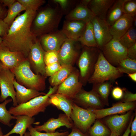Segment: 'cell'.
<instances>
[{"label":"cell","mask_w":136,"mask_h":136,"mask_svg":"<svg viewBox=\"0 0 136 136\" xmlns=\"http://www.w3.org/2000/svg\"><path fill=\"white\" fill-rule=\"evenodd\" d=\"M37 12L26 11L16 17L7 34L2 38L3 43L10 50L20 52L27 58L31 47L37 38L31 29Z\"/></svg>","instance_id":"cell-1"},{"label":"cell","mask_w":136,"mask_h":136,"mask_svg":"<svg viewBox=\"0 0 136 136\" xmlns=\"http://www.w3.org/2000/svg\"><path fill=\"white\" fill-rule=\"evenodd\" d=\"M63 15L58 5L47 6L37 12L31 26V30L37 38L58 30Z\"/></svg>","instance_id":"cell-2"},{"label":"cell","mask_w":136,"mask_h":136,"mask_svg":"<svg viewBox=\"0 0 136 136\" xmlns=\"http://www.w3.org/2000/svg\"><path fill=\"white\" fill-rule=\"evenodd\" d=\"M58 86H50L48 92L45 95L34 98L25 103L18 105L16 107H11L9 111L14 116L26 115L31 117L44 112L47 107L50 105L49 97L55 93Z\"/></svg>","instance_id":"cell-3"},{"label":"cell","mask_w":136,"mask_h":136,"mask_svg":"<svg viewBox=\"0 0 136 136\" xmlns=\"http://www.w3.org/2000/svg\"><path fill=\"white\" fill-rule=\"evenodd\" d=\"M11 70L14 74L17 81L25 87L39 91H43L45 89L46 78L34 73L27 59Z\"/></svg>","instance_id":"cell-4"},{"label":"cell","mask_w":136,"mask_h":136,"mask_svg":"<svg viewBox=\"0 0 136 136\" xmlns=\"http://www.w3.org/2000/svg\"><path fill=\"white\" fill-rule=\"evenodd\" d=\"M123 74L106 60L100 50L93 72L88 82L93 84L107 81H113L121 77Z\"/></svg>","instance_id":"cell-5"},{"label":"cell","mask_w":136,"mask_h":136,"mask_svg":"<svg viewBox=\"0 0 136 136\" xmlns=\"http://www.w3.org/2000/svg\"><path fill=\"white\" fill-rule=\"evenodd\" d=\"M79 55L78 65L80 81L85 85L92 74L100 50L96 47L82 46Z\"/></svg>","instance_id":"cell-6"},{"label":"cell","mask_w":136,"mask_h":136,"mask_svg":"<svg viewBox=\"0 0 136 136\" xmlns=\"http://www.w3.org/2000/svg\"><path fill=\"white\" fill-rule=\"evenodd\" d=\"M70 118L74 126L86 133L96 119L91 110L83 108L73 103Z\"/></svg>","instance_id":"cell-7"},{"label":"cell","mask_w":136,"mask_h":136,"mask_svg":"<svg viewBox=\"0 0 136 136\" xmlns=\"http://www.w3.org/2000/svg\"><path fill=\"white\" fill-rule=\"evenodd\" d=\"M79 72L74 68L66 79L58 86L55 93L73 100L82 88L83 84L79 80Z\"/></svg>","instance_id":"cell-8"},{"label":"cell","mask_w":136,"mask_h":136,"mask_svg":"<svg viewBox=\"0 0 136 136\" xmlns=\"http://www.w3.org/2000/svg\"><path fill=\"white\" fill-rule=\"evenodd\" d=\"M127 50L119 40L113 39L105 45L101 50L106 60L116 67L121 60L127 57Z\"/></svg>","instance_id":"cell-9"},{"label":"cell","mask_w":136,"mask_h":136,"mask_svg":"<svg viewBox=\"0 0 136 136\" xmlns=\"http://www.w3.org/2000/svg\"><path fill=\"white\" fill-rule=\"evenodd\" d=\"M15 78L14 74L10 70L3 68L0 71V101L3 102L8 97H10L12 99L14 107L18 105L14 85Z\"/></svg>","instance_id":"cell-10"},{"label":"cell","mask_w":136,"mask_h":136,"mask_svg":"<svg viewBox=\"0 0 136 136\" xmlns=\"http://www.w3.org/2000/svg\"><path fill=\"white\" fill-rule=\"evenodd\" d=\"M46 52L42 47L37 38L31 48L27 58L31 68H32L36 74H40L46 78L45 71L46 65L44 61Z\"/></svg>","instance_id":"cell-11"},{"label":"cell","mask_w":136,"mask_h":136,"mask_svg":"<svg viewBox=\"0 0 136 136\" xmlns=\"http://www.w3.org/2000/svg\"><path fill=\"white\" fill-rule=\"evenodd\" d=\"M80 44L78 41L66 38L57 51L59 62L61 65H72L80 54Z\"/></svg>","instance_id":"cell-12"},{"label":"cell","mask_w":136,"mask_h":136,"mask_svg":"<svg viewBox=\"0 0 136 136\" xmlns=\"http://www.w3.org/2000/svg\"><path fill=\"white\" fill-rule=\"evenodd\" d=\"M72 100L78 106L86 109H103L105 106L98 96L92 90L87 91L82 88Z\"/></svg>","instance_id":"cell-13"},{"label":"cell","mask_w":136,"mask_h":136,"mask_svg":"<svg viewBox=\"0 0 136 136\" xmlns=\"http://www.w3.org/2000/svg\"><path fill=\"white\" fill-rule=\"evenodd\" d=\"M93 26L96 41L101 50L103 47L113 39L110 26L105 19L95 16L91 21Z\"/></svg>","instance_id":"cell-14"},{"label":"cell","mask_w":136,"mask_h":136,"mask_svg":"<svg viewBox=\"0 0 136 136\" xmlns=\"http://www.w3.org/2000/svg\"><path fill=\"white\" fill-rule=\"evenodd\" d=\"M38 39L44 50L58 51L66 39L61 30L45 34L39 37Z\"/></svg>","instance_id":"cell-15"},{"label":"cell","mask_w":136,"mask_h":136,"mask_svg":"<svg viewBox=\"0 0 136 136\" xmlns=\"http://www.w3.org/2000/svg\"><path fill=\"white\" fill-rule=\"evenodd\" d=\"M27 59L20 52L10 50L3 42L0 45V61L3 68L11 70Z\"/></svg>","instance_id":"cell-16"},{"label":"cell","mask_w":136,"mask_h":136,"mask_svg":"<svg viewBox=\"0 0 136 136\" xmlns=\"http://www.w3.org/2000/svg\"><path fill=\"white\" fill-rule=\"evenodd\" d=\"M132 113V110H130L123 115H110L102 122L109 128L111 132L117 136H120L130 120Z\"/></svg>","instance_id":"cell-17"},{"label":"cell","mask_w":136,"mask_h":136,"mask_svg":"<svg viewBox=\"0 0 136 136\" xmlns=\"http://www.w3.org/2000/svg\"><path fill=\"white\" fill-rule=\"evenodd\" d=\"M62 126L71 129L74 126L71 120L64 113L60 114L57 118H51L42 125H36L34 128L40 132L44 131L46 133H53L57 129Z\"/></svg>","instance_id":"cell-18"},{"label":"cell","mask_w":136,"mask_h":136,"mask_svg":"<svg viewBox=\"0 0 136 136\" xmlns=\"http://www.w3.org/2000/svg\"><path fill=\"white\" fill-rule=\"evenodd\" d=\"M86 23L81 21L65 20L61 30L67 38L78 41L85 30Z\"/></svg>","instance_id":"cell-19"},{"label":"cell","mask_w":136,"mask_h":136,"mask_svg":"<svg viewBox=\"0 0 136 136\" xmlns=\"http://www.w3.org/2000/svg\"><path fill=\"white\" fill-rule=\"evenodd\" d=\"M136 103H123L120 102L113 104L109 108L91 110L95 115L96 119H101L106 116L121 114L135 109Z\"/></svg>","instance_id":"cell-20"},{"label":"cell","mask_w":136,"mask_h":136,"mask_svg":"<svg viewBox=\"0 0 136 136\" xmlns=\"http://www.w3.org/2000/svg\"><path fill=\"white\" fill-rule=\"evenodd\" d=\"M134 18L130 15L124 14L111 26L110 31L113 39L119 40L133 26Z\"/></svg>","instance_id":"cell-21"},{"label":"cell","mask_w":136,"mask_h":136,"mask_svg":"<svg viewBox=\"0 0 136 136\" xmlns=\"http://www.w3.org/2000/svg\"><path fill=\"white\" fill-rule=\"evenodd\" d=\"M95 16L87 6L78 3L74 9L66 15V20L82 21L86 23L91 22Z\"/></svg>","instance_id":"cell-22"},{"label":"cell","mask_w":136,"mask_h":136,"mask_svg":"<svg viewBox=\"0 0 136 136\" xmlns=\"http://www.w3.org/2000/svg\"><path fill=\"white\" fill-rule=\"evenodd\" d=\"M14 85L16 90V97L18 105L25 103L36 97L46 94V93L25 87L19 83L15 79Z\"/></svg>","instance_id":"cell-23"},{"label":"cell","mask_w":136,"mask_h":136,"mask_svg":"<svg viewBox=\"0 0 136 136\" xmlns=\"http://www.w3.org/2000/svg\"><path fill=\"white\" fill-rule=\"evenodd\" d=\"M49 100L50 105L62 111L71 120L70 116L74 103L72 99L63 95L55 93L50 96Z\"/></svg>","instance_id":"cell-24"},{"label":"cell","mask_w":136,"mask_h":136,"mask_svg":"<svg viewBox=\"0 0 136 136\" xmlns=\"http://www.w3.org/2000/svg\"><path fill=\"white\" fill-rule=\"evenodd\" d=\"M115 0H91L88 7L95 16L105 19L107 13Z\"/></svg>","instance_id":"cell-25"},{"label":"cell","mask_w":136,"mask_h":136,"mask_svg":"<svg viewBox=\"0 0 136 136\" xmlns=\"http://www.w3.org/2000/svg\"><path fill=\"white\" fill-rule=\"evenodd\" d=\"M16 124L9 132L3 136H9L13 133L18 134L20 136H24L26 129L34 124L35 118L26 115L15 116Z\"/></svg>","instance_id":"cell-26"},{"label":"cell","mask_w":136,"mask_h":136,"mask_svg":"<svg viewBox=\"0 0 136 136\" xmlns=\"http://www.w3.org/2000/svg\"><path fill=\"white\" fill-rule=\"evenodd\" d=\"M127 0H115L109 9L106 20L111 26L124 14L123 6Z\"/></svg>","instance_id":"cell-27"},{"label":"cell","mask_w":136,"mask_h":136,"mask_svg":"<svg viewBox=\"0 0 136 136\" xmlns=\"http://www.w3.org/2000/svg\"><path fill=\"white\" fill-rule=\"evenodd\" d=\"M111 81L93 84L92 89L98 96L105 105L109 106L108 97L112 90Z\"/></svg>","instance_id":"cell-28"},{"label":"cell","mask_w":136,"mask_h":136,"mask_svg":"<svg viewBox=\"0 0 136 136\" xmlns=\"http://www.w3.org/2000/svg\"><path fill=\"white\" fill-rule=\"evenodd\" d=\"M78 41L82 46L98 48L91 22L87 23L85 30Z\"/></svg>","instance_id":"cell-29"},{"label":"cell","mask_w":136,"mask_h":136,"mask_svg":"<svg viewBox=\"0 0 136 136\" xmlns=\"http://www.w3.org/2000/svg\"><path fill=\"white\" fill-rule=\"evenodd\" d=\"M61 65V69L49 78V83L53 87L58 86L63 82L68 77L74 69L72 65Z\"/></svg>","instance_id":"cell-30"},{"label":"cell","mask_w":136,"mask_h":136,"mask_svg":"<svg viewBox=\"0 0 136 136\" xmlns=\"http://www.w3.org/2000/svg\"><path fill=\"white\" fill-rule=\"evenodd\" d=\"M97 119L87 132L88 136H110L111 132L110 129L102 121Z\"/></svg>","instance_id":"cell-31"},{"label":"cell","mask_w":136,"mask_h":136,"mask_svg":"<svg viewBox=\"0 0 136 136\" xmlns=\"http://www.w3.org/2000/svg\"><path fill=\"white\" fill-rule=\"evenodd\" d=\"M24 11H26L25 8L20 3L16 0L8 8L7 15L3 20L10 27L17 16L20 12Z\"/></svg>","instance_id":"cell-32"},{"label":"cell","mask_w":136,"mask_h":136,"mask_svg":"<svg viewBox=\"0 0 136 136\" xmlns=\"http://www.w3.org/2000/svg\"><path fill=\"white\" fill-rule=\"evenodd\" d=\"M12 101V99H6L0 104V122L3 124L10 127L12 124L10 123L11 121L15 119V116L11 115L6 108V106Z\"/></svg>","instance_id":"cell-33"},{"label":"cell","mask_w":136,"mask_h":136,"mask_svg":"<svg viewBox=\"0 0 136 136\" xmlns=\"http://www.w3.org/2000/svg\"><path fill=\"white\" fill-rule=\"evenodd\" d=\"M119 71L123 74L136 72V60L127 57L121 60L116 67Z\"/></svg>","instance_id":"cell-34"},{"label":"cell","mask_w":136,"mask_h":136,"mask_svg":"<svg viewBox=\"0 0 136 136\" xmlns=\"http://www.w3.org/2000/svg\"><path fill=\"white\" fill-rule=\"evenodd\" d=\"M120 43L127 49L136 43V29L133 26L119 39Z\"/></svg>","instance_id":"cell-35"},{"label":"cell","mask_w":136,"mask_h":136,"mask_svg":"<svg viewBox=\"0 0 136 136\" xmlns=\"http://www.w3.org/2000/svg\"><path fill=\"white\" fill-rule=\"evenodd\" d=\"M52 1L58 5L63 15H65L74 9L78 2L72 0H53Z\"/></svg>","instance_id":"cell-36"},{"label":"cell","mask_w":136,"mask_h":136,"mask_svg":"<svg viewBox=\"0 0 136 136\" xmlns=\"http://www.w3.org/2000/svg\"><path fill=\"white\" fill-rule=\"evenodd\" d=\"M25 8L26 11H37L39 7L45 4L44 0H17Z\"/></svg>","instance_id":"cell-37"},{"label":"cell","mask_w":136,"mask_h":136,"mask_svg":"<svg viewBox=\"0 0 136 136\" xmlns=\"http://www.w3.org/2000/svg\"><path fill=\"white\" fill-rule=\"evenodd\" d=\"M27 129L30 136H66L69 133L67 131L62 132L56 131L53 133H42L37 130L32 125Z\"/></svg>","instance_id":"cell-38"},{"label":"cell","mask_w":136,"mask_h":136,"mask_svg":"<svg viewBox=\"0 0 136 136\" xmlns=\"http://www.w3.org/2000/svg\"><path fill=\"white\" fill-rule=\"evenodd\" d=\"M123 10L124 14L134 18L136 15V1L127 0L124 5Z\"/></svg>","instance_id":"cell-39"},{"label":"cell","mask_w":136,"mask_h":136,"mask_svg":"<svg viewBox=\"0 0 136 136\" xmlns=\"http://www.w3.org/2000/svg\"><path fill=\"white\" fill-rule=\"evenodd\" d=\"M44 61L46 65L59 62L57 51H50L46 52L44 56Z\"/></svg>","instance_id":"cell-40"},{"label":"cell","mask_w":136,"mask_h":136,"mask_svg":"<svg viewBox=\"0 0 136 136\" xmlns=\"http://www.w3.org/2000/svg\"><path fill=\"white\" fill-rule=\"evenodd\" d=\"M62 65L59 62L54 63L46 66L45 76L50 77L58 72L61 68Z\"/></svg>","instance_id":"cell-41"},{"label":"cell","mask_w":136,"mask_h":136,"mask_svg":"<svg viewBox=\"0 0 136 136\" xmlns=\"http://www.w3.org/2000/svg\"><path fill=\"white\" fill-rule=\"evenodd\" d=\"M121 100V102L123 103L134 102L136 100V94L132 93L124 88L123 95Z\"/></svg>","instance_id":"cell-42"},{"label":"cell","mask_w":136,"mask_h":136,"mask_svg":"<svg viewBox=\"0 0 136 136\" xmlns=\"http://www.w3.org/2000/svg\"><path fill=\"white\" fill-rule=\"evenodd\" d=\"M124 88L116 87L112 89V95L113 98L116 100L121 99L124 94Z\"/></svg>","instance_id":"cell-43"},{"label":"cell","mask_w":136,"mask_h":136,"mask_svg":"<svg viewBox=\"0 0 136 136\" xmlns=\"http://www.w3.org/2000/svg\"><path fill=\"white\" fill-rule=\"evenodd\" d=\"M10 26L4 21L0 19V37L3 38L8 33Z\"/></svg>","instance_id":"cell-44"},{"label":"cell","mask_w":136,"mask_h":136,"mask_svg":"<svg viewBox=\"0 0 136 136\" xmlns=\"http://www.w3.org/2000/svg\"><path fill=\"white\" fill-rule=\"evenodd\" d=\"M127 57L136 60V43L127 49Z\"/></svg>","instance_id":"cell-45"},{"label":"cell","mask_w":136,"mask_h":136,"mask_svg":"<svg viewBox=\"0 0 136 136\" xmlns=\"http://www.w3.org/2000/svg\"><path fill=\"white\" fill-rule=\"evenodd\" d=\"M71 129V132L66 136H88L87 133H83L74 126Z\"/></svg>","instance_id":"cell-46"},{"label":"cell","mask_w":136,"mask_h":136,"mask_svg":"<svg viewBox=\"0 0 136 136\" xmlns=\"http://www.w3.org/2000/svg\"><path fill=\"white\" fill-rule=\"evenodd\" d=\"M8 9L0 2V19H4L6 16Z\"/></svg>","instance_id":"cell-47"},{"label":"cell","mask_w":136,"mask_h":136,"mask_svg":"<svg viewBox=\"0 0 136 136\" xmlns=\"http://www.w3.org/2000/svg\"><path fill=\"white\" fill-rule=\"evenodd\" d=\"M130 129V136H136V116L132 122Z\"/></svg>","instance_id":"cell-48"},{"label":"cell","mask_w":136,"mask_h":136,"mask_svg":"<svg viewBox=\"0 0 136 136\" xmlns=\"http://www.w3.org/2000/svg\"><path fill=\"white\" fill-rule=\"evenodd\" d=\"M133 116H131L129 123L123 135L121 136H129L130 132V128L132 122L133 120Z\"/></svg>","instance_id":"cell-49"},{"label":"cell","mask_w":136,"mask_h":136,"mask_svg":"<svg viewBox=\"0 0 136 136\" xmlns=\"http://www.w3.org/2000/svg\"><path fill=\"white\" fill-rule=\"evenodd\" d=\"M16 1L15 0H0V2L4 5L7 7L8 8L10 7Z\"/></svg>","instance_id":"cell-50"},{"label":"cell","mask_w":136,"mask_h":136,"mask_svg":"<svg viewBox=\"0 0 136 136\" xmlns=\"http://www.w3.org/2000/svg\"><path fill=\"white\" fill-rule=\"evenodd\" d=\"M129 77L133 81L136 82V72L127 74Z\"/></svg>","instance_id":"cell-51"},{"label":"cell","mask_w":136,"mask_h":136,"mask_svg":"<svg viewBox=\"0 0 136 136\" xmlns=\"http://www.w3.org/2000/svg\"><path fill=\"white\" fill-rule=\"evenodd\" d=\"M91 1V0H82L80 1V2L83 5L88 6Z\"/></svg>","instance_id":"cell-52"},{"label":"cell","mask_w":136,"mask_h":136,"mask_svg":"<svg viewBox=\"0 0 136 136\" xmlns=\"http://www.w3.org/2000/svg\"><path fill=\"white\" fill-rule=\"evenodd\" d=\"M133 26L135 27L136 26V17L134 18V20L133 22Z\"/></svg>","instance_id":"cell-53"},{"label":"cell","mask_w":136,"mask_h":136,"mask_svg":"<svg viewBox=\"0 0 136 136\" xmlns=\"http://www.w3.org/2000/svg\"><path fill=\"white\" fill-rule=\"evenodd\" d=\"M24 136H30V134L29 131L26 132L24 134Z\"/></svg>","instance_id":"cell-54"},{"label":"cell","mask_w":136,"mask_h":136,"mask_svg":"<svg viewBox=\"0 0 136 136\" xmlns=\"http://www.w3.org/2000/svg\"><path fill=\"white\" fill-rule=\"evenodd\" d=\"M4 134L2 132V129L0 127V136H3Z\"/></svg>","instance_id":"cell-55"},{"label":"cell","mask_w":136,"mask_h":136,"mask_svg":"<svg viewBox=\"0 0 136 136\" xmlns=\"http://www.w3.org/2000/svg\"><path fill=\"white\" fill-rule=\"evenodd\" d=\"M3 69V67L2 64L0 61V71Z\"/></svg>","instance_id":"cell-56"},{"label":"cell","mask_w":136,"mask_h":136,"mask_svg":"<svg viewBox=\"0 0 136 136\" xmlns=\"http://www.w3.org/2000/svg\"><path fill=\"white\" fill-rule=\"evenodd\" d=\"M3 42L2 38L0 37V45Z\"/></svg>","instance_id":"cell-57"},{"label":"cell","mask_w":136,"mask_h":136,"mask_svg":"<svg viewBox=\"0 0 136 136\" xmlns=\"http://www.w3.org/2000/svg\"><path fill=\"white\" fill-rule=\"evenodd\" d=\"M110 136H117L116 135L113 133L112 132Z\"/></svg>","instance_id":"cell-58"},{"label":"cell","mask_w":136,"mask_h":136,"mask_svg":"<svg viewBox=\"0 0 136 136\" xmlns=\"http://www.w3.org/2000/svg\"></svg>","instance_id":"cell-59"}]
</instances>
